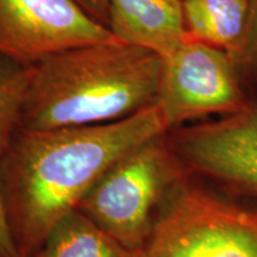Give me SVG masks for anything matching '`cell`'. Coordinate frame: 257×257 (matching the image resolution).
I'll return each instance as SVG.
<instances>
[{
	"instance_id": "1",
	"label": "cell",
	"mask_w": 257,
	"mask_h": 257,
	"mask_svg": "<svg viewBox=\"0 0 257 257\" xmlns=\"http://www.w3.org/2000/svg\"><path fill=\"white\" fill-rule=\"evenodd\" d=\"M165 134L168 130L154 102L111 123L18 128L0 157V184L19 256H34L121 157Z\"/></svg>"
},
{
	"instance_id": "2",
	"label": "cell",
	"mask_w": 257,
	"mask_h": 257,
	"mask_svg": "<svg viewBox=\"0 0 257 257\" xmlns=\"http://www.w3.org/2000/svg\"><path fill=\"white\" fill-rule=\"evenodd\" d=\"M162 57L119 40L85 44L32 64L18 128L87 126L130 117L155 101Z\"/></svg>"
},
{
	"instance_id": "3",
	"label": "cell",
	"mask_w": 257,
	"mask_h": 257,
	"mask_svg": "<svg viewBox=\"0 0 257 257\" xmlns=\"http://www.w3.org/2000/svg\"><path fill=\"white\" fill-rule=\"evenodd\" d=\"M136 257H257V206L230 200L186 175Z\"/></svg>"
},
{
	"instance_id": "4",
	"label": "cell",
	"mask_w": 257,
	"mask_h": 257,
	"mask_svg": "<svg viewBox=\"0 0 257 257\" xmlns=\"http://www.w3.org/2000/svg\"><path fill=\"white\" fill-rule=\"evenodd\" d=\"M167 135L152 138L121 157L78 207L133 251L142 246L166 199L187 172Z\"/></svg>"
},
{
	"instance_id": "5",
	"label": "cell",
	"mask_w": 257,
	"mask_h": 257,
	"mask_svg": "<svg viewBox=\"0 0 257 257\" xmlns=\"http://www.w3.org/2000/svg\"><path fill=\"white\" fill-rule=\"evenodd\" d=\"M234 64L224 50L189 36L162 57L154 105L168 133L211 114H233L249 104Z\"/></svg>"
},
{
	"instance_id": "6",
	"label": "cell",
	"mask_w": 257,
	"mask_h": 257,
	"mask_svg": "<svg viewBox=\"0 0 257 257\" xmlns=\"http://www.w3.org/2000/svg\"><path fill=\"white\" fill-rule=\"evenodd\" d=\"M112 40L110 29L75 0H0V54L25 66Z\"/></svg>"
},
{
	"instance_id": "7",
	"label": "cell",
	"mask_w": 257,
	"mask_h": 257,
	"mask_svg": "<svg viewBox=\"0 0 257 257\" xmlns=\"http://www.w3.org/2000/svg\"><path fill=\"white\" fill-rule=\"evenodd\" d=\"M172 131L168 143L186 170L257 197V105L248 104L217 121Z\"/></svg>"
},
{
	"instance_id": "8",
	"label": "cell",
	"mask_w": 257,
	"mask_h": 257,
	"mask_svg": "<svg viewBox=\"0 0 257 257\" xmlns=\"http://www.w3.org/2000/svg\"><path fill=\"white\" fill-rule=\"evenodd\" d=\"M108 29L121 42L161 57L188 37L182 0H106Z\"/></svg>"
},
{
	"instance_id": "9",
	"label": "cell",
	"mask_w": 257,
	"mask_h": 257,
	"mask_svg": "<svg viewBox=\"0 0 257 257\" xmlns=\"http://www.w3.org/2000/svg\"><path fill=\"white\" fill-rule=\"evenodd\" d=\"M250 0H182L187 35L234 60L245 30Z\"/></svg>"
},
{
	"instance_id": "10",
	"label": "cell",
	"mask_w": 257,
	"mask_h": 257,
	"mask_svg": "<svg viewBox=\"0 0 257 257\" xmlns=\"http://www.w3.org/2000/svg\"><path fill=\"white\" fill-rule=\"evenodd\" d=\"M32 257H136V251L76 208L54 227Z\"/></svg>"
},
{
	"instance_id": "11",
	"label": "cell",
	"mask_w": 257,
	"mask_h": 257,
	"mask_svg": "<svg viewBox=\"0 0 257 257\" xmlns=\"http://www.w3.org/2000/svg\"><path fill=\"white\" fill-rule=\"evenodd\" d=\"M31 67L0 54V157L21 124L30 88Z\"/></svg>"
},
{
	"instance_id": "12",
	"label": "cell",
	"mask_w": 257,
	"mask_h": 257,
	"mask_svg": "<svg viewBox=\"0 0 257 257\" xmlns=\"http://www.w3.org/2000/svg\"><path fill=\"white\" fill-rule=\"evenodd\" d=\"M239 60L257 61V0H250L245 30L234 62Z\"/></svg>"
},
{
	"instance_id": "13",
	"label": "cell",
	"mask_w": 257,
	"mask_h": 257,
	"mask_svg": "<svg viewBox=\"0 0 257 257\" xmlns=\"http://www.w3.org/2000/svg\"><path fill=\"white\" fill-rule=\"evenodd\" d=\"M0 257H21L10 225L2 184H0Z\"/></svg>"
},
{
	"instance_id": "14",
	"label": "cell",
	"mask_w": 257,
	"mask_h": 257,
	"mask_svg": "<svg viewBox=\"0 0 257 257\" xmlns=\"http://www.w3.org/2000/svg\"><path fill=\"white\" fill-rule=\"evenodd\" d=\"M75 2L108 28V6L106 0H75Z\"/></svg>"
}]
</instances>
